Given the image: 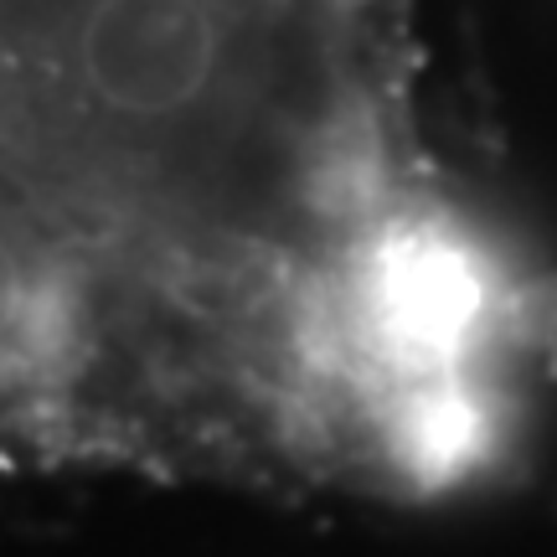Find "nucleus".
I'll return each mask as SVG.
<instances>
[]
</instances>
